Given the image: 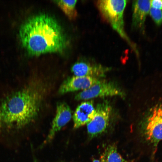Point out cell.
Masks as SVG:
<instances>
[{"label": "cell", "instance_id": "6da1fadb", "mask_svg": "<svg viewBox=\"0 0 162 162\" xmlns=\"http://www.w3.org/2000/svg\"><path fill=\"white\" fill-rule=\"evenodd\" d=\"M19 36L22 45L33 56L61 52L66 45L59 24L52 17L44 14L27 20L20 28Z\"/></svg>", "mask_w": 162, "mask_h": 162}, {"label": "cell", "instance_id": "7a4b0ae2", "mask_svg": "<svg viewBox=\"0 0 162 162\" xmlns=\"http://www.w3.org/2000/svg\"><path fill=\"white\" fill-rule=\"evenodd\" d=\"M42 95L36 87L26 86L10 94L0 104V129L20 130L38 115Z\"/></svg>", "mask_w": 162, "mask_h": 162}, {"label": "cell", "instance_id": "3957f363", "mask_svg": "<svg viewBox=\"0 0 162 162\" xmlns=\"http://www.w3.org/2000/svg\"><path fill=\"white\" fill-rule=\"evenodd\" d=\"M127 1L125 0H100L97 4L104 17L123 38L130 41L124 28L123 13Z\"/></svg>", "mask_w": 162, "mask_h": 162}, {"label": "cell", "instance_id": "277c9868", "mask_svg": "<svg viewBox=\"0 0 162 162\" xmlns=\"http://www.w3.org/2000/svg\"><path fill=\"white\" fill-rule=\"evenodd\" d=\"M119 96L124 97V93L115 84L111 82L100 80L89 88L76 94V100H87L98 97Z\"/></svg>", "mask_w": 162, "mask_h": 162}, {"label": "cell", "instance_id": "5b68a950", "mask_svg": "<svg viewBox=\"0 0 162 162\" xmlns=\"http://www.w3.org/2000/svg\"><path fill=\"white\" fill-rule=\"evenodd\" d=\"M111 109L107 102L105 101L97 104L93 118L87 124V133L91 139L105 130L108 125Z\"/></svg>", "mask_w": 162, "mask_h": 162}, {"label": "cell", "instance_id": "8992f818", "mask_svg": "<svg viewBox=\"0 0 162 162\" xmlns=\"http://www.w3.org/2000/svg\"><path fill=\"white\" fill-rule=\"evenodd\" d=\"M72 117V111L69 106L64 102L58 103L56 115L45 143L51 141L56 134L69 122Z\"/></svg>", "mask_w": 162, "mask_h": 162}, {"label": "cell", "instance_id": "52a82bcc", "mask_svg": "<svg viewBox=\"0 0 162 162\" xmlns=\"http://www.w3.org/2000/svg\"><path fill=\"white\" fill-rule=\"evenodd\" d=\"M99 80L98 78L90 76H74L69 77L61 85L58 93L63 94L79 90H84L89 88Z\"/></svg>", "mask_w": 162, "mask_h": 162}, {"label": "cell", "instance_id": "ba28073f", "mask_svg": "<svg viewBox=\"0 0 162 162\" xmlns=\"http://www.w3.org/2000/svg\"><path fill=\"white\" fill-rule=\"evenodd\" d=\"M110 69V68L100 64L83 62L75 63L71 68V71L75 76H90L98 78L103 77Z\"/></svg>", "mask_w": 162, "mask_h": 162}, {"label": "cell", "instance_id": "9c48e42d", "mask_svg": "<svg viewBox=\"0 0 162 162\" xmlns=\"http://www.w3.org/2000/svg\"><path fill=\"white\" fill-rule=\"evenodd\" d=\"M95 112L92 100L83 102L76 108L72 116L74 127L77 129L88 123Z\"/></svg>", "mask_w": 162, "mask_h": 162}, {"label": "cell", "instance_id": "30bf717a", "mask_svg": "<svg viewBox=\"0 0 162 162\" xmlns=\"http://www.w3.org/2000/svg\"><path fill=\"white\" fill-rule=\"evenodd\" d=\"M151 0H134L132 2V26L136 29L142 30L148 14Z\"/></svg>", "mask_w": 162, "mask_h": 162}, {"label": "cell", "instance_id": "8fae6325", "mask_svg": "<svg viewBox=\"0 0 162 162\" xmlns=\"http://www.w3.org/2000/svg\"><path fill=\"white\" fill-rule=\"evenodd\" d=\"M100 162H129L118 152L115 144L108 145L101 155Z\"/></svg>", "mask_w": 162, "mask_h": 162}, {"label": "cell", "instance_id": "7c38bea8", "mask_svg": "<svg viewBox=\"0 0 162 162\" xmlns=\"http://www.w3.org/2000/svg\"><path fill=\"white\" fill-rule=\"evenodd\" d=\"M54 1L70 19L73 20L76 18L77 12L76 5L77 0H60Z\"/></svg>", "mask_w": 162, "mask_h": 162}, {"label": "cell", "instance_id": "4fadbf2b", "mask_svg": "<svg viewBox=\"0 0 162 162\" xmlns=\"http://www.w3.org/2000/svg\"><path fill=\"white\" fill-rule=\"evenodd\" d=\"M149 12L156 24L158 25H160L162 23V11L152 7L150 8Z\"/></svg>", "mask_w": 162, "mask_h": 162}, {"label": "cell", "instance_id": "5bb4252c", "mask_svg": "<svg viewBox=\"0 0 162 162\" xmlns=\"http://www.w3.org/2000/svg\"><path fill=\"white\" fill-rule=\"evenodd\" d=\"M152 7L156 9H162V0L151 1Z\"/></svg>", "mask_w": 162, "mask_h": 162}, {"label": "cell", "instance_id": "9a60e30c", "mask_svg": "<svg viewBox=\"0 0 162 162\" xmlns=\"http://www.w3.org/2000/svg\"><path fill=\"white\" fill-rule=\"evenodd\" d=\"M92 162H100V160L94 159L93 160Z\"/></svg>", "mask_w": 162, "mask_h": 162}, {"label": "cell", "instance_id": "2e32d148", "mask_svg": "<svg viewBox=\"0 0 162 162\" xmlns=\"http://www.w3.org/2000/svg\"><path fill=\"white\" fill-rule=\"evenodd\" d=\"M34 162H38L36 160H35L34 161Z\"/></svg>", "mask_w": 162, "mask_h": 162}]
</instances>
